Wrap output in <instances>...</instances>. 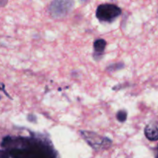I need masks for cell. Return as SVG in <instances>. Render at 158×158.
<instances>
[{"mask_svg":"<svg viewBox=\"0 0 158 158\" xmlns=\"http://www.w3.org/2000/svg\"><path fill=\"white\" fill-rule=\"evenodd\" d=\"M9 153L4 150H0V158H9Z\"/></svg>","mask_w":158,"mask_h":158,"instance_id":"cell-8","label":"cell"},{"mask_svg":"<svg viewBox=\"0 0 158 158\" xmlns=\"http://www.w3.org/2000/svg\"><path fill=\"white\" fill-rule=\"evenodd\" d=\"M127 118V113L126 110H119L117 114V119L120 122H124L126 121Z\"/></svg>","mask_w":158,"mask_h":158,"instance_id":"cell-7","label":"cell"},{"mask_svg":"<svg viewBox=\"0 0 158 158\" xmlns=\"http://www.w3.org/2000/svg\"><path fill=\"white\" fill-rule=\"evenodd\" d=\"M122 13L120 8L114 4H102L97 7L96 16L100 22L111 23Z\"/></svg>","mask_w":158,"mask_h":158,"instance_id":"cell-2","label":"cell"},{"mask_svg":"<svg viewBox=\"0 0 158 158\" xmlns=\"http://www.w3.org/2000/svg\"><path fill=\"white\" fill-rule=\"evenodd\" d=\"M145 137L151 141L158 140V121H151L144 128Z\"/></svg>","mask_w":158,"mask_h":158,"instance_id":"cell-5","label":"cell"},{"mask_svg":"<svg viewBox=\"0 0 158 158\" xmlns=\"http://www.w3.org/2000/svg\"><path fill=\"white\" fill-rule=\"evenodd\" d=\"M157 154H156V155H155V158H158V144H157Z\"/></svg>","mask_w":158,"mask_h":158,"instance_id":"cell-9","label":"cell"},{"mask_svg":"<svg viewBox=\"0 0 158 158\" xmlns=\"http://www.w3.org/2000/svg\"><path fill=\"white\" fill-rule=\"evenodd\" d=\"M106 42L104 40H102V39H100V40H97L94 42V57L95 58L97 56V58L95 59L96 60H100V59L102 58V56H103V53L104 52L105 48H106Z\"/></svg>","mask_w":158,"mask_h":158,"instance_id":"cell-6","label":"cell"},{"mask_svg":"<svg viewBox=\"0 0 158 158\" xmlns=\"http://www.w3.org/2000/svg\"><path fill=\"white\" fill-rule=\"evenodd\" d=\"M1 146L12 158H58L50 142L42 137L7 136Z\"/></svg>","mask_w":158,"mask_h":158,"instance_id":"cell-1","label":"cell"},{"mask_svg":"<svg viewBox=\"0 0 158 158\" xmlns=\"http://www.w3.org/2000/svg\"><path fill=\"white\" fill-rule=\"evenodd\" d=\"M73 2L71 1H54L50 4L49 11L54 18L65 16L72 9Z\"/></svg>","mask_w":158,"mask_h":158,"instance_id":"cell-4","label":"cell"},{"mask_svg":"<svg viewBox=\"0 0 158 158\" xmlns=\"http://www.w3.org/2000/svg\"><path fill=\"white\" fill-rule=\"evenodd\" d=\"M82 137L87 142L88 144L94 150L107 149L112 144V141L109 138L98 135L94 132L89 131H80Z\"/></svg>","mask_w":158,"mask_h":158,"instance_id":"cell-3","label":"cell"}]
</instances>
